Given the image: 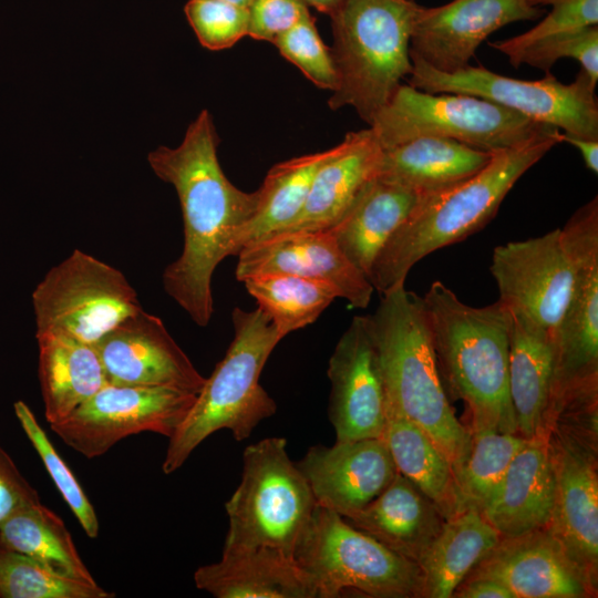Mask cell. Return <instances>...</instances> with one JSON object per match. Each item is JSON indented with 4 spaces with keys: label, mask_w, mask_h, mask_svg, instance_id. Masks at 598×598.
I'll list each match as a JSON object with an SVG mask.
<instances>
[{
    "label": "cell",
    "mask_w": 598,
    "mask_h": 598,
    "mask_svg": "<svg viewBox=\"0 0 598 598\" xmlns=\"http://www.w3.org/2000/svg\"><path fill=\"white\" fill-rule=\"evenodd\" d=\"M218 135L203 110L175 148L159 146L147 156L155 175L175 188L183 216L184 245L163 272L166 293L199 327L208 326L214 302L212 278L256 213L259 192H244L225 175L217 157Z\"/></svg>",
    "instance_id": "6da1fadb"
},
{
    "label": "cell",
    "mask_w": 598,
    "mask_h": 598,
    "mask_svg": "<svg viewBox=\"0 0 598 598\" xmlns=\"http://www.w3.org/2000/svg\"><path fill=\"white\" fill-rule=\"evenodd\" d=\"M422 302L443 386L464 401L467 429L518 434L509 395V310L499 300L466 305L441 281Z\"/></svg>",
    "instance_id": "7a4b0ae2"
},
{
    "label": "cell",
    "mask_w": 598,
    "mask_h": 598,
    "mask_svg": "<svg viewBox=\"0 0 598 598\" xmlns=\"http://www.w3.org/2000/svg\"><path fill=\"white\" fill-rule=\"evenodd\" d=\"M560 133L555 130L519 147L495 153L467 181L423 197L378 255L368 276L374 290L383 296L403 287L421 259L485 227L515 183L561 142Z\"/></svg>",
    "instance_id": "3957f363"
},
{
    "label": "cell",
    "mask_w": 598,
    "mask_h": 598,
    "mask_svg": "<svg viewBox=\"0 0 598 598\" xmlns=\"http://www.w3.org/2000/svg\"><path fill=\"white\" fill-rule=\"evenodd\" d=\"M385 392L386 414L421 427L455 471L471 432L448 402L431 343L422 297L400 287L382 296L371 315Z\"/></svg>",
    "instance_id": "277c9868"
},
{
    "label": "cell",
    "mask_w": 598,
    "mask_h": 598,
    "mask_svg": "<svg viewBox=\"0 0 598 598\" xmlns=\"http://www.w3.org/2000/svg\"><path fill=\"white\" fill-rule=\"evenodd\" d=\"M234 339L217 363L175 433L169 437L163 472L177 471L193 451L218 430H229L237 441L276 413L274 399L260 385L261 371L282 339L259 309L235 307Z\"/></svg>",
    "instance_id": "5b68a950"
},
{
    "label": "cell",
    "mask_w": 598,
    "mask_h": 598,
    "mask_svg": "<svg viewBox=\"0 0 598 598\" xmlns=\"http://www.w3.org/2000/svg\"><path fill=\"white\" fill-rule=\"evenodd\" d=\"M414 0H344L330 16L338 84L331 110L353 107L370 125L412 72Z\"/></svg>",
    "instance_id": "8992f818"
},
{
    "label": "cell",
    "mask_w": 598,
    "mask_h": 598,
    "mask_svg": "<svg viewBox=\"0 0 598 598\" xmlns=\"http://www.w3.org/2000/svg\"><path fill=\"white\" fill-rule=\"evenodd\" d=\"M286 445L267 437L245 448L240 483L225 505L224 550L269 547L293 557L317 502Z\"/></svg>",
    "instance_id": "52a82bcc"
},
{
    "label": "cell",
    "mask_w": 598,
    "mask_h": 598,
    "mask_svg": "<svg viewBox=\"0 0 598 598\" xmlns=\"http://www.w3.org/2000/svg\"><path fill=\"white\" fill-rule=\"evenodd\" d=\"M369 127L382 150L421 136H437L492 154L558 130L478 96L427 93L409 84L400 85Z\"/></svg>",
    "instance_id": "ba28073f"
},
{
    "label": "cell",
    "mask_w": 598,
    "mask_h": 598,
    "mask_svg": "<svg viewBox=\"0 0 598 598\" xmlns=\"http://www.w3.org/2000/svg\"><path fill=\"white\" fill-rule=\"evenodd\" d=\"M293 557L317 598L352 589L375 598L422 597L420 566L317 504Z\"/></svg>",
    "instance_id": "9c48e42d"
},
{
    "label": "cell",
    "mask_w": 598,
    "mask_h": 598,
    "mask_svg": "<svg viewBox=\"0 0 598 598\" xmlns=\"http://www.w3.org/2000/svg\"><path fill=\"white\" fill-rule=\"evenodd\" d=\"M37 336L70 337L94 346L138 311L137 293L115 267L74 249L32 292Z\"/></svg>",
    "instance_id": "30bf717a"
},
{
    "label": "cell",
    "mask_w": 598,
    "mask_h": 598,
    "mask_svg": "<svg viewBox=\"0 0 598 598\" xmlns=\"http://www.w3.org/2000/svg\"><path fill=\"white\" fill-rule=\"evenodd\" d=\"M408 84L427 93H461L478 96L565 133L598 140V102L595 86L580 69L574 82H559L549 72L544 79L526 81L467 65L441 72L411 58Z\"/></svg>",
    "instance_id": "8fae6325"
},
{
    "label": "cell",
    "mask_w": 598,
    "mask_h": 598,
    "mask_svg": "<svg viewBox=\"0 0 598 598\" xmlns=\"http://www.w3.org/2000/svg\"><path fill=\"white\" fill-rule=\"evenodd\" d=\"M196 395L169 386L107 383L68 417L50 426L68 446L94 458L133 434L153 432L169 439Z\"/></svg>",
    "instance_id": "7c38bea8"
},
{
    "label": "cell",
    "mask_w": 598,
    "mask_h": 598,
    "mask_svg": "<svg viewBox=\"0 0 598 598\" xmlns=\"http://www.w3.org/2000/svg\"><path fill=\"white\" fill-rule=\"evenodd\" d=\"M574 264L569 301L555 333L554 395L598 383V198L578 208L560 228Z\"/></svg>",
    "instance_id": "4fadbf2b"
},
{
    "label": "cell",
    "mask_w": 598,
    "mask_h": 598,
    "mask_svg": "<svg viewBox=\"0 0 598 598\" xmlns=\"http://www.w3.org/2000/svg\"><path fill=\"white\" fill-rule=\"evenodd\" d=\"M489 269L498 300L555 337L575 276L560 228L495 247Z\"/></svg>",
    "instance_id": "5bb4252c"
},
{
    "label": "cell",
    "mask_w": 598,
    "mask_h": 598,
    "mask_svg": "<svg viewBox=\"0 0 598 598\" xmlns=\"http://www.w3.org/2000/svg\"><path fill=\"white\" fill-rule=\"evenodd\" d=\"M329 419L336 442L382 437L386 406L371 316H355L329 359Z\"/></svg>",
    "instance_id": "9a60e30c"
},
{
    "label": "cell",
    "mask_w": 598,
    "mask_h": 598,
    "mask_svg": "<svg viewBox=\"0 0 598 598\" xmlns=\"http://www.w3.org/2000/svg\"><path fill=\"white\" fill-rule=\"evenodd\" d=\"M543 13L534 0H452L440 7L421 6L410 40V58L441 72H455L470 65L488 35Z\"/></svg>",
    "instance_id": "2e32d148"
},
{
    "label": "cell",
    "mask_w": 598,
    "mask_h": 598,
    "mask_svg": "<svg viewBox=\"0 0 598 598\" xmlns=\"http://www.w3.org/2000/svg\"><path fill=\"white\" fill-rule=\"evenodd\" d=\"M94 347L110 384L169 386L198 394L206 381L163 321L143 308Z\"/></svg>",
    "instance_id": "e0dca14e"
},
{
    "label": "cell",
    "mask_w": 598,
    "mask_h": 598,
    "mask_svg": "<svg viewBox=\"0 0 598 598\" xmlns=\"http://www.w3.org/2000/svg\"><path fill=\"white\" fill-rule=\"evenodd\" d=\"M235 276L246 278L286 274L331 285L353 308L369 306L374 288L343 254L329 230H300L267 236L238 254Z\"/></svg>",
    "instance_id": "ac0fdd59"
},
{
    "label": "cell",
    "mask_w": 598,
    "mask_h": 598,
    "mask_svg": "<svg viewBox=\"0 0 598 598\" xmlns=\"http://www.w3.org/2000/svg\"><path fill=\"white\" fill-rule=\"evenodd\" d=\"M555 476L548 529L569 558L597 587V451L555 433H546Z\"/></svg>",
    "instance_id": "d6986e66"
},
{
    "label": "cell",
    "mask_w": 598,
    "mask_h": 598,
    "mask_svg": "<svg viewBox=\"0 0 598 598\" xmlns=\"http://www.w3.org/2000/svg\"><path fill=\"white\" fill-rule=\"evenodd\" d=\"M487 578L515 598H587L597 592L550 530L502 537L464 579Z\"/></svg>",
    "instance_id": "ffe728a7"
},
{
    "label": "cell",
    "mask_w": 598,
    "mask_h": 598,
    "mask_svg": "<svg viewBox=\"0 0 598 598\" xmlns=\"http://www.w3.org/2000/svg\"><path fill=\"white\" fill-rule=\"evenodd\" d=\"M296 464L317 504L342 517L368 505L398 473L382 437L315 445Z\"/></svg>",
    "instance_id": "44dd1931"
},
{
    "label": "cell",
    "mask_w": 598,
    "mask_h": 598,
    "mask_svg": "<svg viewBox=\"0 0 598 598\" xmlns=\"http://www.w3.org/2000/svg\"><path fill=\"white\" fill-rule=\"evenodd\" d=\"M554 496L547 437L536 435L516 453L481 514L502 537H515L548 527Z\"/></svg>",
    "instance_id": "7402d4cb"
},
{
    "label": "cell",
    "mask_w": 598,
    "mask_h": 598,
    "mask_svg": "<svg viewBox=\"0 0 598 598\" xmlns=\"http://www.w3.org/2000/svg\"><path fill=\"white\" fill-rule=\"evenodd\" d=\"M381 152L370 127L349 132L315 174L301 212L275 234L333 227L364 184L375 175Z\"/></svg>",
    "instance_id": "603a6c76"
},
{
    "label": "cell",
    "mask_w": 598,
    "mask_h": 598,
    "mask_svg": "<svg viewBox=\"0 0 598 598\" xmlns=\"http://www.w3.org/2000/svg\"><path fill=\"white\" fill-rule=\"evenodd\" d=\"M194 581L217 598H317L295 558L269 547L223 550L219 561L195 571Z\"/></svg>",
    "instance_id": "cb8c5ba5"
},
{
    "label": "cell",
    "mask_w": 598,
    "mask_h": 598,
    "mask_svg": "<svg viewBox=\"0 0 598 598\" xmlns=\"http://www.w3.org/2000/svg\"><path fill=\"white\" fill-rule=\"evenodd\" d=\"M343 519L417 565L445 522L439 507L399 472L373 501Z\"/></svg>",
    "instance_id": "d4e9b609"
},
{
    "label": "cell",
    "mask_w": 598,
    "mask_h": 598,
    "mask_svg": "<svg viewBox=\"0 0 598 598\" xmlns=\"http://www.w3.org/2000/svg\"><path fill=\"white\" fill-rule=\"evenodd\" d=\"M492 156L455 140L421 136L382 150L374 176L426 197L467 181Z\"/></svg>",
    "instance_id": "484cf974"
},
{
    "label": "cell",
    "mask_w": 598,
    "mask_h": 598,
    "mask_svg": "<svg viewBox=\"0 0 598 598\" xmlns=\"http://www.w3.org/2000/svg\"><path fill=\"white\" fill-rule=\"evenodd\" d=\"M511 312L509 395L517 433L545 435L556 369L555 337L524 316Z\"/></svg>",
    "instance_id": "4316f807"
},
{
    "label": "cell",
    "mask_w": 598,
    "mask_h": 598,
    "mask_svg": "<svg viewBox=\"0 0 598 598\" xmlns=\"http://www.w3.org/2000/svg\"><path fill=\"white\" fill-rule=\"evenodd\" d=\"M422 198L373 176L329 231L343 254L368 277L380 251Z\"/></svg>",
    "instance_id": "83f0119b"
},
{
    "label": "cell",
    "mask_w": 598,
    "mask_h": 598,
    "mask_svg": "<svg viewBox=\"0 0 598 598\" xmlns=\"http://www.w3.org/2000/svg\"><path fill=\"white\" fill-rule=\"evenodd\" d=\"M37 340L44 414L52 425L68 417L107 380L94 346L56 334L37 336Z\"/></svg>",
    "instance_id": "f1b7e54d"
},
{
    "label": "cell",
    "mask_w": 598,
    "mask_h": 598,
    "mask_svg": "<svg viewBox=\"0 0 598 598\" xmlns=\"http://www.w3.org/2000/svg\"><path fill=\"white\" fill-rule=\"evenodd\" d=\"M501 539V534L476 509H465L445 519L419 561L422 597H453L456 587Z\"/></svg>",
    "instance_id": "f546056e"
},
{
    "label": "cell",
    "mask_w": 598,
    "mask_h": 598,
    "mask_svg": "<svg viewBox=\"0 0 598 598\" xmlns=\"http://www.w3.org/2000/svg\"><path fill=\"white\" fill-rule=\"evenodd\" d=\"M382 439L398 472L419 487L445 519L461 512L453 466L421 427L405 417L386 414Z\"/></svg>",
    "instance_id": "4dcf8cb0"
},
{
    "label": "cell",
    "mask_w": 598,
    "mask_h": 598,
    "mask_svg": "<svg viewBox=\"0 0 598 598\" xmlns=\"http://www.w3.org/2000/svg\"><path fill=\"white\" fill-rule=\"evenodd\" d=\"M0 548L27 555L61 576L95 581L64 522L40 501L22 506L0 524Z\"/></svg>",
    "instance_id": "1f68e13d"
},
{
    "label": "cell",
    "mask_w": 598,
    "mask_h": 598,
    "mask_svg": "<svg viewBox=\"0 0 598 598\" xmlns=\"http://www.w3.org/2000/svg\"><path fill=\"white\" fill-rule=\"evenodd\" d=\"M333 147L274 165L258 188L259 202L252 218L236 241V256L248 244L272 235L289 225L301 212L318 168Z\"/></svg>",
    "instance_id": "d6a6232c"
},
{
    "label": "cell",
    "mask_w": 598,
    "mask_h": 598,
    "mask_svg": "<svg viewBox=\"0 0 598 598\" xmlns=\"http://www.w3.org/2000/svg\"><path fill=\"white\" fill-rule=\"evenodd\" d=\"M241 282L282 338L313 323L339 298L331 285L293 275H259Z\"/></svg>",
    "instance_id": "836d02e7"
},
{
    "label": "cell",
    "mask_w": 598,
    "mask_h": 598,
    "mask_svg": "<svg viewBox=\"0 0 598 598\" xmlns=\"http://www.w3.org/2000/svg\"><path fill=\"white\" fill-rule=\"evenodd\" d=\"M471 432L468 453L454 471L460 509L481 512L528 439L485 429Z\"/></svg>",
    "instance_id": "e575fe53"
},
{
    "label": "cell",
    "mask_w": 598,
    "mask_h": 598,
    "mask_svg": "<svg viewBox=\"0 0 598 598\" xmlns=\"http://www.w3.org/2000/svg\"><path fill=\"white\" fill-rule=\"evenodd\" d=\"M96 581L61 576L35 559L0 548V598H111Z\"/></svg>",
    "instance_id": "d590c367"
},
{
    "label": "cell",
    "mask_w": 598,
    "mask_h": 598,
    "mask_svg": "<svg viewBox=\"0 0 598 598\" xmlns=\"http://www.w3.org/2000/svg\"><path fill=\"white\" fill-rule=\"evenodd\" d=\"M13 408L21 427L82 529L89 537H97L100 525L95 509L78 478L54 448L31 409L23 401H17Z\"/></svg>",
    "instance_id": "8d00e7d4"
},
{
    "label": "cell",
    "mask_w": 598,
    "mask_h": 598,
    "mask_svg": "<svg viewBox=\"0 0 598 598\" xmlns=\"http://www.w3.org/2000/svg\"><path fill=\"white\" fill-rule=\"evenodd\" d=\"M511 64H520L549 72L561 58L577 60L594 84L598 80V25L559 33L536 41L507 56Z\"/></svg>",
    "instance_id": "74e56055"
},
{
    "label": "cell",
    "mask_w": 598,
    "mask_h": 598,
    "mask_svg": "<svg viewBox=\"0 0 598 598\" xmlns=\"http://www.w3.org/2000/svg\"><path fill=\"white\" fill-rule=\"evenodd\" d=\"M279 53L320 89L333 92L338 74L331 49L322 41L315 19L306 16L272 42Z\"/></svg>",
    "instance_id": "f35d334b"
},
{
    "label": "cell",
    "mask_w": 598,
    "mask_h": 598,
    "mask_svg": "<svg viewBox=\"0 0 598 598\" xmlns=\"http://www.w3.org/2000/svg\"><path fill=\"white\" fill-rule=\"evenodd\" d=\"M186 18L199 43L220 51L248 34V8L225 0H188Z\"/></svg>",
    "instance_id": "ab89813d"
},
{
    "label": "cell",
    "mask_w": 598,
    "mask_h": 598,
    "mask_svg": "<svg viewBox=\"0 0 598 598\" xmlns=\"http://www.w3.org/2000/svg\"><path fill=\"white\" fill-rule=\"evenodd\" d=\"M536 6H550V12L535 27L516 37L489 42L506 56L525 47L568 31L598 25V0H534Z\"/></svg>",
    "instance_id": "60d3db41"
},
{
    "label": "cell",
    "mask_w": 598,
    "mask_h": 598,
    "mask_svg": "<svg viewBox=\"0 0 598 598\" xmlns=\"http://www.w3.org/2000/svg\"><path fill=\"white\" fill-rule=\"evenodd\" d=\"M308 14V7L300 0H251L247 35L272 43Z\"/></svg>",
    "instance_id": "b9f144b4"
},
{
    "label": "cell",
    "mask_w": 598,
    "mask_h": 598,
    "mask_svg": "<svg viewBox=\"0 0 598 598\" xmlns=\"http://www.w3.org/2000/svg\"><path fill=\"white\" fill-rule=\"evenodd\" d=\"M40 501L8 453L0 446V524L22 506Z\"/></svg>",
    "instance_id": "7bdbcfd3"
},
{
    "label": "cell",
    "mask_w": 598,
    "mask_h": 598,
    "mask_svg": "<svg viewBox=\"0 0 598 598\" xmlns=\"http://www.w3.org/2000/svg\"><path fill=\"white\" fill-rule=\"evenodd\" d=\"M456 598H515L502 584L487 578L464 579L455 589Z\"/></svg>",
    "instance_id": "ee69618b"
},
{
    "label": "cell",
    "mask_w": 598,
    "mask_h": 598,
    "mask_svg": "<svg viewBox=\"0 0 598 598\" xmlns=\"http://www.w3.org/2000/svg\"><path fill=\"white\" fill-rule=\"evenodd\" d=\"M560 141L577 147L587 168L594 174L598 173V140H589L569 133H560Z\"/></svg>",
    "instance_id": "f6af8a7d"
},
{
    "label": "cell",
    "mask_w": 598,
    "mask_h": 598,
    "mask_svg": "<svg viewBox=\"0 0 598 598\" xmlns=\"http://www.w3.org/2000/svg\"><path fill=\"white\" fill-rule=\"evenodd\" d=\"M306 6H311L322 13L331 16L344 0H300Z\"/></svg>",
    "instance_id": "bcb514c9"
},
{
    "label": "cell",
    "mask_w": 598,
    "mask_h": 598,
    "mask_svg": "<svg viewBox=\"0 0 598 598\" xmlns=\"http://www.w3.org/2000/svg\"><path fill=\"white\" fill-rule=\"evenodd\" d=\"M225 1H228V2L237 4V6H241V7H245V8H248V6L251 2V0H225Z\"/></svg>",
    "instance_id": "7dc6e473"
}]
</instances>
